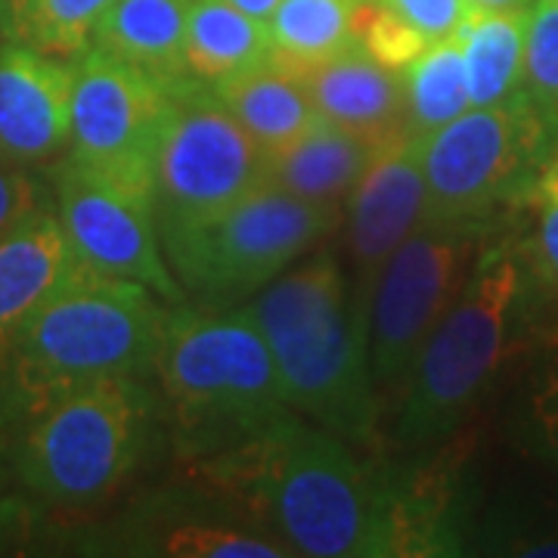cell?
Masks as SVG:
<instances>
[{
  "instance_id": "obj_9",
  "label": "cell",
  "mask_w": 558,
  "mask_h": 558,
  "mask_svg": "<svg viewBox=\"0 0 558 558\" xmlns=\"http://www.w3.org/2000/svg\"><path fill=\"white\" fill-rule=\"evenodd\" d=\"M484 223L422 220L400 242L369 299V366L379 395L407 385L422 344L481 255Z\"/></svg>"
},
{
  "instance_id": "obj_21",
  "label": "cell",
  "mask_w": 558,
  "mask_h": 558,
  "mask_svg": "<svg viewBox=\"0 0 558 558\" xmlns=\"http://www.w3.org/2000/svg\"><path fill=\"white\" fill-rule=\"evenodd\" d=\"M524 38L527 10L472 7V13L457 32L472 106H497L519 94L524 72Z\"/></svg>"
},
{
  "instance_id": "obj_20",
  "label": "cell",
  "mask_w": 558,
  "mask_h": 558,
  "mask_svg": "<svg viewBox=\"0 0 558 558\" xmlns=\"http://www.w3.org/2000/svg\"><path fill=\"white\" fill-rule=\"evenodd\" d=\"M270 60V28L230 0H193L186 20V72L205 87Z\"/></svg>"
},
{
  "instance_id": "obj_5",
  "label": "cell",
  "mask_w": 558,
  "mask_h": 558,
  "mask_svg": "<svg viewBox=\"0 0 558 558\" xmlns=\"http://www.w3.org/2000/svg\"><path fill=\"white\" fill-rule=\"evenodd\" d=\"M531 299L524 252L509 242L481 248L400 388L395 444L422 450L457 432L494 379Z\"/></svg>"
},
{
  "instance_id": "obj_8",
  "label": "cell",
  "mask_w": 558,
  "mask_h": 558,
  "mask_svg": "<svg viewBox=\"0 0 558 558\" xmlns=\"http://www.w3.org/2000/svg\"><path fill=\"white\" fill-rule=\"evenodd\" d=\"M556 134L521 94L497 106H472L459 119L418 137L425 174V218L484 223L499 202L521 196Z\"/></svg>"
},
{
  "instance_id": "obj_26",
  "label": "cell",
  "mask_w": 558,
  "mask_h": 558,
  "mask_svg": "<svg viewBox=\"0 0 558 558\" xmlns=\"http://www.w3.org/2000/svg\"><path fill=\"white\" fill-rule=\"evenodd\" d=\"M159 556L171 558H282L292 556L279 539L258 537L248 531H236L230 524L208 519L178 521L165 527L156 539Z\"/></svg>"
},
{
  "instance_id": "obj_27",
  "label": "cell",
  "mask_w": 558,
  "mask_h": 558,
  "mask_svg": "<svg viewBox=\"0 0 558 558\" xmlns=\"http://www.w3.org/2000/svg\"><path fill=\"white\" fill-rule=\"evenodd\" d=\"M357 38L360 44L388 69L403 72L418 53L432 44L422 32H416L410 22L395 16L391 10H385L381 3L369 0L357 16Z\"/></svg>"
},
{
  "instance_id": "obj_7",
  "label": "cell",
  "mask_w": 558,
  "mask_h": 558,
  "mask_svg": "<svg viewBox=\"0 0 558 558\" xmlns=\"http://www.w3.org/2000/svg\"><path fill=\"white\" fill-rule=\"evenodd\" d=\"M344 220L341 205H317L264 183L199 220L159 230L183 299L205 311L240 307Z\"/></svg>"
},
{
  "instance_id": "obj_35",
  "label": "cell",
  "mask_w": 558,
  "mask_h": 558,
  "mask_svg": "<svg viewBox=\"0 0 558 558\" xmlns=\"http://www.w3.org/2000/svg\"><path fill=\"white\" fill-rule=\"evenodd\" d=\"M472 7H484V10H527L534 0H469Z\"/></svg>"
},
{
  "instance_id": "obj_17",
  "label": "cell",
  "mask_w": 558,
  "mask_h": 558,
  "mask_svg": "<svg viewBox=\"0 0 558 558\" xmlns=\"http://www.w3.org/2000/svg\"><path fill=\"white\" fill-rule=\"evenodd\" d=\"M385 146L319 119L307 134L267 153L264 183L317 205H341Z\"/></svg>"
},
{
  "instance_id": "obj_24",
  "label": "cell",
  "mask_w": 558,
  "mask_h": 558,
  "mask_svg": "<svg viewBox=\"0 0 558 558\" xmlns=\"http://www.w3.org/2000/svg\"><path fill=\"white\" fill-rule=\"evenodd\" d=\"M407 87V134L425 137L472 109L469 75L457 35L432 40L403 72Z\"/></svg>"
},
{
  "instance_id": "obj_31",
  "label": "cell",
  "mask_w": 558,
  "mask_h": 558,
  "mask_svg": "<svg viewBox=\"0 0 558 558\" xmlns=\"http://www.w3.org/2000/svg\"><path fill=\"white\" fill-rule=\"evenodd\" d=\"M527 428L537 450L558 465V376H546L531 395Z\"/></svg>"
},
{
  "instance_id": "obj_34",
  "label": "cell",
  "mask_w": 558,
  "mask_h": 558,
  "mask_svg": "<svg viewBox=\"0 0 558 558\" xmlns=\"http://www.w3.org/2000/svg\"><path fill=\"white\" fill-rule=\"evenodd\" d=\"M233 7H240L242 13H248V16H255V20L267 22L274 16V10H277L282 0H230Z\"/></svg>"
},
{
  "instance_id": "obj_1",
  "label": "cell",
  "mask_w": 558,
  "mask_h": 558,
  "mask_svg": "<svg viewBox=\"0 0 558 558\" xmlns=\"http://www.w3.org/2000/svg\"><path fill=\"white\" fill-rule=\"evenodd\" d=\"M223 494L240 497L292 556H395L391 475L360 462L348 440L279 418L258 438L199 462Z\"/></svg>"
},
{
  "instance_id": "obj_25",
  "label": "cell",
  "mask_w": 558,
  "mask_h": 558,
  "mask_svg": "<svg viewBox=\"0 0 558 558\" xmlns=\"http://www.w3.org/2000/svg\"><path fill=\"white\" fill-rule=\"evenodd\" d=\"M519 94L537 109L558 143V0H537L527 10Z\"/></svg>"
},
{
  "instance_id": "obj_32",
  "label": "cell",
  "mask_w": 558,
  "mask_h": 558,
  "mask_svg": "<svg viewBox=\"0 0 558 558\" xmlns=\"http://www.w3.org/2000/svg\"><path fill=\"white\" fill-rule=\"evenodd\" d=\"M537 196L539 199H558V143L549 149L537 174Z\"/></svg>"
},
{
  "instance_id": "obj_18",
  "label": "cell",
  "mask_w": 558,
  "mask_h": 558,
  "mask_svg": "<svg viewBox=\"0 0 558 558\" xmlns=\"http://www.w3.org/2000/svg\"><path fill=\"white\" fill-rule=\"evenodd\" d=\"M193 0H112L94 47L178 87L186 72V20Z\"/></svg>"
},
{
  "instance_id": "obj_10",
  "label": "cell",
  "mask_w": 558,
  "mask_h": 558,
  "mask_svg": "<svg viewBox=\"0 0 558 558\" xmlns=\"http://www.w3.org/2000/svg\"><path fill=\"white\" fill-rule=\"evenodd\" d=\"M267 153L233 119L211 87L183 81L156 146L153 211L156 227L199 220L264 186Z\"/></svg>"
},
{
  "instance_id": "obj_33",
  "label": "cell",
  "mask_w": 558,
  "mask_h": 558,
  "mask_svg": "<svg viewBox=\"0 0 558 558\" xmlns=\"http://www.w3.org/2000/svg\"><path fill=\"white\" fill-rule=\"evenodd\" d=\"M10 475H13L10 447H7V438H3V432H0V527L7 524V515L13 512V502H7V484H10Z\"/></svg>"
},
{
  "instance_id": "obj_23",
  "label": "cell",
  "mask_w": 558,
  "mask_h": 558,
  "mask_svg": "<svg viewBox=\"0 0 558 558\" xmlns=\"http://www.w3.org/2000/svg\"><path fill=\"white\" fill-rule=\"evenodd\" d=\"M112 0H7L0 7V35L40 53L78 62Z\"/></svg>"
},
{
  "instance_id": "obj_22",
  "label": "cell",
  "mask_w": 558,
  "mask_h": 558,
  "mask_svg": "<svg viewBox=\"0 0 558 558\" xmlns=\"http://www.w3.org/2000/svg\"><path fill=\"white\" fill-rule=\"evenodd\" d=\"M369 0H282L270 28V60L299 75L357 44V16Z\"/></svg>"
},
{
  "instance_id": "obj_36",
  "label": "cell",
  "mask_w": 558,
  "mask_h": 558,
  "mask_svg": "<svg viewBox=\"0 0 558 558\" xmlns=\"http://www.w3.org/2000/svg\"><path fill=\"white\" fill-rule=\"evenodd\" d=\"M3 3H7V0H0V7H3Z\"/></svg>"
},
{
  "instance_id": "obj_14",
  "label": "cell",
  "mask_w": 558,
  "mask_h": 558,
  "mask_svg": "<svg viewBox=\"0 0 558 558\" xmlns=\"http://www.w3.org/2000/svg\"><path fill=\"white\" fill-rule=\"evenodd\" d=\"M75 62L0 40V153L25 168L65 159Z\"/></svg>"
},
{
  "instance_id": "obj_4",
  "label": "cell",
  "mask_w": 558,
  "mask_h": 558,
  "mask_svg": "<svg viewBox=\"0 0 558 558\" xmlns=\"http://www.w3.org/2000/svg\"><path fill=\"white\" fill-rule=\"evenodd\" d=\"M153 373L171 413L174 444L196 465L295 413L270 344L245 304L227 311L178 304Z\"/></svg>"
},
{
  "instance_id": "obj_11",
  "label": "cell",
  "mask_w": 558,
  "mask_h": 558,
  "mask_svg": "<svg viewBox=\"0 0 558 558\" xmlns=\"http://www.w3.org/2000/svg\"><path fill=\"white\" fill-rule=\"evenodd\" d=\"M171 84L90 47L75 62L69 159L153 202L156 146L171 109Z\"/></svg>"
},
{
  "instance_id": "obj_30",
  "label": "cell",
  "mask_w": 558,
  "mask_h": 558,
  "mask_svg": "<svg viewBox=\"0 0 558 558\" xmlns=\"http://www.w3.org/2000/svg\"><path fill=\"white\" fill-rule=\"evenodd\" d=\"M524 260L534 282L558 295V199H543L534 236L524 248Z\"/></svg>"
},
{
  "instance_id": "obj_16",
  "label": "cell",
  "mask_w": 558,
  "mask_h": 558,
  "mask_svg": "<svg viewBox=\"0 0 558 558\" xmlns=\"http://www.w3.org/2000/svg\"><path fill=\"white\" fill-rule=\"evenodd\" d=\"M75 267L78 258L50 205L0 240V369L28 317Z\"/></svg>"
},
{
  "instance_id": "obj_12",
  "label": "cell",
  "mask_w": 558,
  "mask_h": 558,
  "mask_svg": "<svg viewBox=\"0 0 558 558\" xmlns=\"http://www.w3.org/2000/svg\"><path fill=\"white\" fill-rule=\"evenodd\" d=\"M53 211L81 267L131 279L168 304H183L161 248L153 202L97 178L65 156L53 165Z\"/></svg>"
},
{
  "instance_id": "obj_2",
  "label": "cell",
  "mask_w": 558,
  "mask_h": 558,
  "mask_svg": "<svg viewBox=\"0 0 558 558\" xmlns=\"http://www.w3.org/2000/svg\"><path fill=\"white\" fill-rule=\"evenodd\" d=\"M292 410L354 447L379 440L381 398L369 366V317L332 252H317L245 304Z\"/></svg>"
},
{
  "instance_id": "obj_13",
  "label": "cell",
  "mask_w": 558,
  "mask_h": 558,
  "mask_svg": "<svg viewBox=\"0 0 558 558\" xmlns=\"http://www.w3.org/2000/svg\"><path fill=\"white\" fill-rule=\"evenodd\" d=\"M425 218V174L418 137H400L369 165L344 199V248L351 292L369 317V299L388 258Z\"/></svg>"
},
{
  "instance_id": "obj_29",
  "label": "cell",
  "mask_w": 558,
  "mask_h": 558,
  "mask_svg": "<svg viewBox=\"0 0 558 558\" xmlns=\"http://www.w3.org/2000/svg\"><path fill=\"white\" fill-rule=\"evenodd\" d=\"M395 16L410 22L428 40L453 38L459 25L472 13L469 0H376Z\"/></svg>"
},
{
  "instance_id": "obj_19",
  "label": "cell",
  "mask_w": 558,
  "mask_h": 558,
  "mask_svg": "<svg viewBox=\"0 0 558 558\" xmlns=\"http://www.w3.org/2000/svg\"><path fill=\"white\" fill-rule=\"evenodd\" d=\"M211 90L264 153L289 146L319 121V112L299 75L274 60L220 81Z\"/></svg>"
},
{
  "instance_id": "obj_28",
  "label": "cell",
  "mask_w": 558,
  "mask_h": 558,
  "mask_svg": "<svg viewBox=\"0 0 558 558\" xmlns=\"http://www.w3.org/2000/svg\"><path fill=\"white\" fill-rule=\"evenodd\" d=\"M40 208H47V199L35 171L0 153V240H7Z\"/></svg>"
},
{
  "instance_id": "obj_6",
  "label": "cell",
  "mask_w": 558,
  "mask_h": 558,
  "mask_svg": "<svg viewBox=\"0 0 558 558\" xmlns=\"http://www.w3.org/2000/svg\"><path fill=\"white\" fill-rule=\"evenodd\" d=\"M153 400L137 376L81 381L40 400L10 428L13 475L57 506H90L137 469Z\"/></svg>"
},
{
  "instance_id": "obj_3",
  "label": "cell",
  "mask_w": 558,
  "mask_h": 558,
  "mask_svg": "<svg viewBox=\"0 0 558 558\" xmlns=\"http://www.w3.org/2000/svg\"><path fill=\"white\" fill-rule=\"evenodd\" d=\"M168 301L131 279L75 267L28 317L0 369L3 438L28 410L57 391L106 376L156 369Z\"/></svg>"
},
{
  "instance_id": "obj_15",
  "label": "cell",
  "mask_w": 558,
  "mask_h": 558,
  "mask_svg": "<svg viewBox=\"0 0 558 558\" xmlns=\"http://www.w3.org/2000/svg\"><path fill=\"white\" fill-rule=\"evenodd\" d=\"M319 119L391 146L407 137V87L398 69L381 65L363 44L299 72Z\"/></svg>"
}]
</instances>
